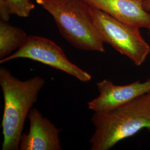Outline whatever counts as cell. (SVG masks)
<instances>
[{
  "mask_svg": "<svg viewBox=\"0 0 150 150\" xmlns=\"http://www.w3.org/2000/svg\"><path fill=\"white\" fill-rule=\"evenodd\" d=\"M88 5L95 25L103 42L126 56L136 66L142 64L150 54V46L142 37L139 28L124 23Z\"/></svg>",
  "mask_w": 150,
  "mask_h": 150,
  "instance_id": "277c9868",
  "label": "cell"
},
{
  "mask_svg": "<svg viewBox=\"0 0 150 150\" xmlns=\"http://www.w3.org/2000/svg\"><path fill=\"white\" fill-rule=\"evenodd\" d=\"M98 96L87 102V107L95 112L106 111L133 100L150 92V81H136L126 85H117L111 81L103 79L96 83Z\"/></svg>",
  "mask_w": 150,
  "mask_h": 150,
  "instance_id": "8992f818",
  "label": "cell"
},
{
  "mask_svg": "<svg viewBox=\"0 0 150 150\" xmlns=\"http://www.w3.org/2000/svg\"><path fill=\"white\" fill-rule=\"evenodd\" d=\"M52 16L62 36L80 50L105 52L103 41L84 0H36Z\"/></svg>",
  "mask_w": 150,
  "mask_h": 150,
  "instance_id": "3957f363",
  "label": "cell"
},
{
  "mask_svg": "<svg viewBox=\"0 0 150 150\" xmlns=\"http://www.w3.org/2000/svg\"><path fill=\"white\" fill-rule=\"evenodd\" d=\"M88 5L129 26L150 30V13L139 0H84Z\"/></svg>",
  "mask_w": 150,
  "mask_h": 150,
  "instance_id": "ba28073f",
  "label": "cell"
},
{
  "mask_svg": "<svg viewBox=\"0 0 150 150\" xmlns=\"http://www.w3.org/2000/svg\"><path fill=\"white\" fill-rule=\"evenodd\" d=\"M91 150H108L142 129H150V92L111 110L95 112Z\"/></svg>",
  "mask_w": 150,
  "mask_h": 150,
  "instance_id": "7a4b0ae2",
  "label": "cell"
},
{
  "mask_svg": "<svg viewBox=\"0 0 150 150\" xmlns=\"http://www.w3.org/2000/svg\"><path fill=\"white\" fill-rule=\"evenodd\" d=\"M139 1H141L142 2H144V1H149V2H150V0H139Z\"/></svg>",
  "mask_w": 150,
  "mask_h": 150,
  "instance_id": "4fadbf2b",
  "label": "cell"
},
{
  "mask_svg": "<svg viewBox=\"0 0 150 150\" xmlns=\"http://www.w3.org/2000/svg\"><path fill=\"white\" fill-rule=\"evenodd\" d=\"M45 84V79L40 76L21 80L7 69L0 67V86L4 98L2 150L20 149L26 118Z\"/></svg>",
  "mask_w": 150,
  "mask_h": 150,
  "instance_id": "6da1fadb",
  "label": "cell"
},
{
  "mask_svg": "<svg viewBox=\"0 0 150 150\" xmlns=\"http://www.w3.org/2000/svg\"><path fill=\"white\" fill-rule=\"evenodd\" d=\"M149 80L150 81V77L149 78Z\"/></svg>",
  "mask_w": 150,
  "mask_h": 150,
  "instance_id": "5bb4252c",
  "label": "cell"
},
{
  "mask_svg": "<svg viewBox=\"0 0 150 150\" xmlns=\"http://www.w3.org/2000/svg\"><path fill=\"white\" fill-rule=\"evenodd\" d=\"M11 13L5 0H0V19L1 21L8 22Z\"/></svg>",
  "mask_w": 150,
  "mask_h": 150,
  "instance_id": "8fae6325",
  "label": "cell"
},
{
  "mask_svg": "<svg viewBox=\"0 0 150 150\" xmlns=\"http://www.w3.org/2000/svg\"><path fill=\"white\" fill-rule=\"evenodd\" d=\"M11 15L20 17H28L35 5L31 0H5Z\"/></svg>",
  "mask_w": 150,
  "mask_h": 150,
  "instance_id": "30bf717a",
  "label": "cell"
},
{
  "mask_svg": "<svg viewBox=\"0 0 150 150\" xmlns=\"http://www.w3.org/2000/svg\"><path fill=\"white\" fill-rule=\"evenodd\" d=\"M30 127L22 134L20 150H61L59 134L61 131L39 110L32 108L28 113Z\"/></svg>",
  "mask_w": 150,
  "mask_h": 150,
  "instance_id": "52a82bcc",
  "label": "cell"
},
{
  "mask_svg": "<svg viewBox=\"0 0 150 150\" xmlns=\"http://www.w3.org/2000/svg\"><path fill=\"white\" fill-rule=\"evenodd\" d=\"M17 59L38 61L63 71L83 82H88L92 79L90 74L71 62L62 48L47 38L28 36L21 47L9 56L0 60V64Z\"/></svg>",
  "mask_w": 150,
  "mask_h": 150,
  "instance_id": "5b68a950",
  "label": "cell"
},
{
  "mask_svg": "<svg viewBox=\"0 0 150 150\" xmlns=\"http://www.w3.org/2000/svg\"><path fill=\"white\" fill-rule=\"evenodd\" d=\"M143 6L146 11L150 12V2L149 1L143 2Z\"/></svg>",
  "mask_w": 150,
  "mask_h": 150,
  "instance_id": "7c38bea8",
  "label": "cell"
},
{
  "mask_svg": "<svg viewBox=\"0 0 150 150\" xmlns=\"http://www.w3.org/2000/svg\"><path fill=\"white\" fill-rule=\"evenodd\" d=\"M22 29L0 21V60L4 59L21 47L27 38Z\"/></svg>",
  "mask_w": 150,
  "mask_h": 150,
  "instance_id": "9c48e42d",
  "label": "cell"
}]
</instances>
